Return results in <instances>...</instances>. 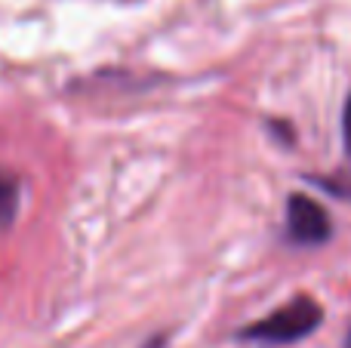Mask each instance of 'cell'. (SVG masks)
Returning a JSON list of instances; mask_svg holds the SVG:
<instances>
[{
	"label": "cell",
	"instance_id": "1",
	"mask_svg": "<svg viewBox=\"0 0 351 348\" xmlns=\"http://www.w3.org/2000/svg\"><path fill=\"white\" fill-rule=\"evenodd\" d=\"M324 321V308L317 306L311 296H296L293 302L280 306L278 312H271L268 318L256 321V324L243 327L237 333V339L256 345H293L299 339L311 336Z\"/></svg>",
	"mask_w": 351,
	"mask_h": 348
},
{
	"label": "cell",
	"instance_id": "2",
	"mask_svg": "<svg viewBox=\"0 0 351 348\" xmlns=\"http://www.w3.org/2000/svg\"><path fill=\"white\" fill-rule=\"evenodd\" d=\"M287 234L299 247H321L330 240V213L308 195H293L287 201Z\"/></svg>",
	"mask_w": 351,
	"mask_h": 348
},
{
	"label": "cell",
	"instance_id": "3",
	"mask_svg": "<svg viewBox=\"0 0 351 348\" xmlns=\"http://www.w3.org/2000/svg\"><path fill=\"white\" fill-rule=\"evenodd\" d=\"M19 197H22V182L16 173L0 170V228H10L19 213Z\"/></svg>",
	"mask_w": 351,
	"mask_h": 348
},
{
	"label": "cell",
	"instance_id": "4",
	"mask_svg": "<svg viewBox=\"0 0 351 348\" xmlns=\"http://www.w3.org/2000/svg\"><path fill=\"white\" fill-rule=\"evenodd\" d=\"M342 136H346V148L351 154V96L346 102V111H342Z\"/></svg>",
	"mask_w": 351,
	"mask_h": 348
},
{
	"label": "cell",
	"instance_id": "5",
	"mask_svg": "<svg viewBox=\"0 0 351 348\" xmlns=\"http://www.w3.org/2000/svg\"><path fill=\"white\" fill-rule=\"evenodd\" d=\"M348 348H351V336H348Z\"/></svg>",
	"mask_w": 351,
	"mask_h": 348
}]
</instances>
